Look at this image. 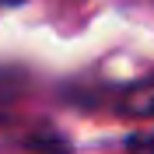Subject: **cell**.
Instances as JSON below:
<instances>
[{"label":"cell","mask_w":154,"mask_h":154,"mask_svg":"<svg viewBox=\"0 0 154 154\" xmlns=\"http://www.w3.org/2000/svg\"><path fill=\"white\" fill-rule=\"evenodd\" d=\"M126 154H154V126L126 137Z\"/></svg>","instance_id":"1"},{"label":"cell","mask_w":154,"mask_h":154,"mask_svg":"<svg viewBox=\"0 0 154 154\" xmlns=\"http://www.w3.org/2000/svg\"><path fill=\"white\" fill-rule=\"evenodd\" d=\"M18 4H25V0H0V7H18Z\"/></svg>","instance_id":"2"}]
</instances>
